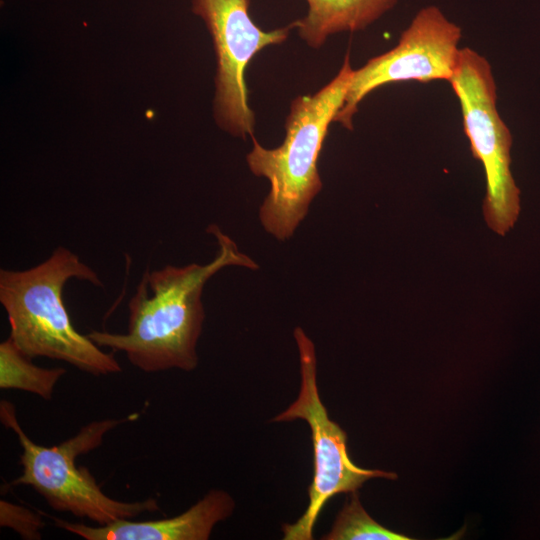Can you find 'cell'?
Masks as SVG:
<instances>
[{
    "instance_id": "8992f818",
    "label": "cell",
    "mask_w": 540,
    "mask_h": 540,
    "mask_svg": "<svg viewBox=\"0 0 540 540\" xmlns=\"http://www.w3.org/2000/svg\"><path fill=\"white\" fill-rule=\"evenodd\" d=\"M299 353L300 389L296 400L271 422L301 419L307 422L313 444V479L308 487L309 503L294 523L282 525L284 540H312L313 529L326 503L339 493H352L372 478L394 480L397 475L355 465L347 452V434L333 420L320 398L317 357L313 341L301 327L294 330Z\"/></svg>"
},
{
    "instance_id": "3957f363",
    "label": "cell",
    "mask_w": 540,
    "mask_h": 540,
    "mask_svg": "<svg viewBox=\"0 0 540 540\" xmlns=\"http://www.w3.org/2000/svg\"><path fill=\"white\" fill-rule=\"evenodd\" d=\"M353 73L347 53L328 84L312 95L293 99L285 121V138L277 148H265L251 137L253 146L246 156L249 169L270 184L259 219L266 232L280 241L292 237L322 189L319 155L330 123L344 104Z\"/></svg>"
},
{
    "instance_id": "7a4b0ae2",
    "label": "cell",
    "mask_w": 540,
    "mask_h": 540,
    "mask_svg": "<svg viewBox=\"0 0 540 540\" xmlns=\"http://www.w3.org/2000/svg\"><path fill=\"white\" fill-rule=\"evenodd\" d=\"M70 279L103 287L98 274L63 246L32 268L1 269L0 303L10 325L9 338L31 359L63 361L94 376L120 372L113 351L104 352L73 326L63 301Z\"/></svg>"
},
{
    "instance_id": "8fae6325",
    "label": "cell",
    "mask_w": 540,
    "mask_h": 540,
    "mask_svg": "<svg viewBox=\"0 0 540 540\" xmlns=\"http://www.w3.org/2000/svg\"><path fill=\"white\" fill-rule=\"evenodd\" d=\"M64 368H42L33 364L8 337L0 343V388L29 392L51 400Z\"/></svg>"
},
{
    "instance_id": "30bf717a",
    "label": "cell",
    "mask_w": 540,
    "mask_h": 540,
    "mask_svg": "<svg viewBox=\"0 0 540 540\" xmlns=\"http://www.w3.org/2000/svg\"><path fill=\"white\" fill-rule=\"evenodd\" d=\"M398 0H306L307 14L292 22L298 35L312 48H320L339 32L366 29L393 9Z\"/></svg>"
},
{
    "instance_id": "ba28073f",
    "label": "cell",
    "mask_w": 540,
    "mask_h": 540,
    "mask_svg": "<svg viewBox=\"0 0 540 540\" xmlns=\"http://www.w3.org/2000/svg\"><path fill=\"white\" fill-rule=\"evenodd\" d=\"M462 30L436 5L421 8L391 50L369 59L354 70L334 122L353 129L361 101L373 90L396 82L450 81L456 69Z\"/></svg>"
},
{
    "instance_id": "4fadbf2b",
    "label": "cell",
    "mask_w": 540,
    "mask_h": 540,
    "mask_svg": "<svg viewBox=\"0 0 540 540\" xmlns=\"http://www.w3.org/2000/svg\"><path fill=\"white\" fill-rule=\"evenodd\" d=\"M0 525L16 531L23 539H41L45 523L39 514L6 500L0 501Z\"/></svg>"
},
{
    "instance_id": "52a82bcc",
    "label": "cell",
    "mask_w": 540,
    "mask_h": 540,
    "mask_svg": "<svg viewBox=\"0 0 540 540\" xmlns=\"http://www.w3.org/2000/svg\"><path fill=\"white\" fill-rule=\"evenodd\" d=\"M250 0H192V11L205 23L217 59L214 117L233 136H254L255 115L248 104L245 71L263 48L282 44L292 29L264 31L249 15Z\"/></svg>"
},
{
    "instance_id": "277c9868",
    "label": "cell",
    "mask_w": 540,
    "mask_h": 540,
    "mask_svg": "<svg viewBox=\"0 0 540 540\" xmlns=\"http://www.w3.org/2000/svg\"><path fill=\"white\" fill-rule=\"evenodd\" d=\"M2 424L14 431L22 447V474L11 486L27 485L38 492L54 510L105 525L121 519H133L145 512L159 510L155 498L123 502L106 495L86 467L76 459L97 449L104 436L116 426L130 420L103 419L92 421L73 437L51 447L35 443L22 429L14 405L0 401Z\"/></svg>"
},
{
    "instance_id": "9c48e42d",
    "label": "cell",
    "mask_w": 540,
    "mask_h": 540,
    "mask_svg": "<svg viewBox=\"0 0 540 540\" xmlns=\"http://www.w3.org/2000/svg\"><path fill=\"white\" fill-rule=\"evenodd\" d=\"M234 509L235 501L228 492L211 489L188 510L171 518L121 519L98 526L53 519L58 528L85 540H207L215 525L229 518Z\"/></svg>"
},
{
    "instance_id": "5b68a950",
    "label": "cell",
    "mask_w": 540,
    "mask_h": 540,
    "mask_svg": "<svg viewBox=\"0 0 540 540\" xmlns=\"http://www.w3.org/2000/svg\"><path fill=\"white\" fill-rule=\"evenodd\" d=\"M449 83L460 104L472 155L484 167L485 221L494 232L504 236L517 220L520 192L510 170L512 136L498 113L492 67L475 50L461 48Z\"/></svg>"
},
{
    "instance_id": "6da1fadb",
    "label": "cell",
    "mask_w": 540,
    "mask_h": 540,
    "mask_svg": "<svg viewBox=\"0 0 540 540\" xmlns=\"http://www.w3.org/2000/svg\"><path fill=\"white\" fill-rule=\"evenodd\" d=\"M207 231L219 245L211 262L147 270L128 303L127 332L92 330L86 335L101 348L124 353L132 365L147 373L195 370L205 320L202 291L206 282L227 266L258 268L216 225Z\"/></svg>"
},
{
    "instance_id": "7c38bea8",
    "label": "cell",
    "mask_w": 540,
    "mask_h": 540,
    "mask_svg": "<svg viewBox=\"0 0 540 540\" xmlns=\"http://www.w3.org/2000/svg\"><path fill=\"white\" fill-rule=\"evenodd\" d=\"M325 540H409L405 535L386 529L365 511L358 494L351 493L338 513L331 530L323 535Z\"/></svg>"
}]
</instances>
